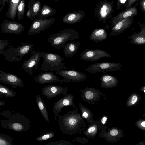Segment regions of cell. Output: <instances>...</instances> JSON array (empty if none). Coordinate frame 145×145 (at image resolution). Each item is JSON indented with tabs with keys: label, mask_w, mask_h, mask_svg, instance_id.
Segmentation results:
<instances>
[{
	"label": "cell",
	"mask_w": 145,
	"mask_h": 145,
	"mask_svg": "<svg viewBox=\"0 0 145 145\" xmlns=\"http://www.w3.org/2000/svg\"><path fill=\"white\" fill-rule=\"evenodd\" d=\"M57 116L59 127L64 134H81L86 127L77 106H74L72 110Z\"/></svg>",
	"instance_id": "1"
},
{
	"label": "cell",
	"mask_w": 145,
	"mask_h": 145,
	"mask_svg": "<svg viewBox=\"0 0 145 145\" xmlns=\"http://www.w3.org/2000/svg\"><path fill=\"white\" fill-rule=\"evenodd\" d=\"M0 115L5 118L0 121L1 127L4 128L20 132L30 129V120L22 114L8 110L1 112Z\"/></svg>",
	"instance_id": "2"
},
{
	"label": "cell",
	"mask_w": 145,
	"mask_h": 145,
	"mask_svg": "<svg viewBox=\"0 0 145 145\" xmlns=\"http://www.w3.org/2000/svg\"><path fill=\"white\" fill-rule=\"evenodd\" d=\"M80 37L78 33L72 29H65L49 35L47 41L53 47L59 50L69 40H76Z\"/></svg>",
	"instance_id": "3"
},
{
	"label": "cell",
	"mask_w": 145,
	"mask_h": 145,
	"mask_svg": "<svg viewBox=\"0 0 145 145\" xmlns=\"http://www.w3.org/2000/svg\"><path fill=\"white\" fill-rule=\"evenodd\" d=\"M42 58L43 61L41 65V70L52 72L66 70L68 68L64 63L62 62L64 58L60 55L43 51Z\"/></svg>",
	"instance_id": "4"
},
{
	"label": "cell",
	"mask_w": 145,
	"mask_h": 145,
	"mask_svg": "<svg viewBox=\"0 0 145 145\" xmlns=\"http://www.w3.org/2000/svg\"><path fill=\"white\" fill-rule=\"evenodd\" d=\"M21 44L17 47L9 46L3 54L5 59L11 62L20 61L24 56L32 51L33 44L22 42Z\"/></svg>",
	"instance_id": "5"
},
{
	"label": "cell",
	"mask_w": 145,
	"mask_h": 145,
	"mask_svg": "<svg viewBox=\"0 0 145 145\" xmlns=\"http://www.w3.org/2000/svg\"><path fill=\"white\" fill-rule=\"evenodd\" d=\"M122 65L114 62H103L92 64L85 70L90 73L96 74L97 73L114 71L120 70Z\"/></svg>",
	"instance_id": "6"
},
{
	"label": "cell",
	"mask_w": 145,
	"mask_h": 145,
	"mask_svg": "<svg viewBox=\"0 0 145 145\" xmlns=\"http://www.w3.org/2000/svg\"><path fill=\"white\" fill-rule=\"evenodd\" d=\"M81 93L80 97L86 102L91 104H95L101 100V96H106V95L94 87H86L84 89L79 90Z\"/></svg>",
	"instance_id": "7"
},
{
	"label": "cell",
	"mask_w": 145,
	"mask_h": 145,
	"mask_svg": "<svg viewBox=\"0 0 145 145\" xmlns=\"http://www.w3.org/2000/svg\"><path fill=\"white\" fill-rule=\"evenodd\" d=\"M55 21L53 17L45 19L36 18L32 22L28 31V35L37 34L48 29Z\"/></svg>",
	"instance_id": "8"
},
{
	"label": "cell",
	"mask_w": 145,
	"mask_h": 145,
	"mask_svg": "<svg viewBox=\"0 0 145 145\" xmlns=\"http://www.w3.org/2000/svg\"><path fill=\"white\" fill-rule=\"evenodd\" d=\"M55 74L63 77V82L66 83L79 82L83 81L87 78L85 74L74 69L62 70L57 71Z\"/></svg>",
	"instance_id": "9"
},
{
	"label": "cell",
	"mask_w": 145,
	"mask_h": 145,
	"mask_svg": "<svg viewBox=\"0 0 145 145\" xmlns=\"http://www.w3.org/2000/svg\"><path fill=\"white\" fill-rule=\"evenodd\" d=\"M43 51L33 50L31 52L32 54L31 57L24 61L22 64V68L26 73H28L30 76L33 74L32 70L33 68L35 69L39 67L38 63L40 59L42 58Z\"/></svg>",
	"instance_id": "10"
},
{
	"label": "cell",
	"mask_w": 145,
	"mask_h": 145,
	"mask_svg": "<svg viewBox=\"0 0 145 145\" xmlns=\"http://www.w3.org/2000/svg\"><path fill=\"white\" fill-rule=\"evenodd\" d=\"M111 56L106 51L99 49L94 50L85 49L80 54V59L92 63L97 61L102 58H109Z\"/></svg>",
	"instance_id": "11"
},
{
	"label": "cell",
	"mask_w": 145,
	"mask_h": 145,
	"mask_svg": "<svg viewBox=\"0 0 145 145\" xmlns=\"http://www.w3.org/2000/svg\"><path fill=\"white\" fill-rule=\"evenodd\" d=\"M0 27L2 33H13L19 35L24 31L25 28L20 23L9 20H4Z\"/></svg>",
	"instance_id": "12"
},
{
	"label": "cell",
	"mask_w": 145,
	"mask_h": 145,
	"mask_svg": "<svg viewBox=\"0 0 145 145\" xmlns=\"http://www.w3.org/2000/svg\"><path fill=\"white\" fill-rule=\"evenodd\" d=\"M68 90L69 89L66 87L52 84L45 86L41 89L42 95L49 99L61 94L65 95L67 94Z\"/></svg>",
	"instance_id": "13"
},
{
	"label": "cell",
	"mask_w": 145,
	"mask_h": 145,
	"mask_svg": "<svg viewBox=\"0 0 145 145\" xmlns=\"http://www.w3.org/2000/svg\"><path fill=\"white\" fill-rule=\"evenodd\" d=\"M74 95L72 93L68 94L54 103L53 112L56 120H57V116L64 107L74 106Z\"/></svg>",
	"instance_id": "14"
},
{
	"label": "cell",
	"mask_w": 145,
	"mask_h": 145,
	"mask_svg": "<svg viewBox=\"0 0 145 145\" xmlns=\"http://www.w3.org/2000/svg\"><path fill=\"white\" fill-rule=\"evenodd\" d=\"M0 82L8 84L14 88L22 87L24 82L18 76L12 73L6 72L0 70Z\"/></svg>",
	"instance_id": "15"
},
{
	"label": "cell",
	"mask_w": 145,
	"mask_h": 145,
	"mask_svg": "<svg viewBox=\"0 0 145 145\" xmlns=\"http://www.w3.org/2000/svg\"><path fill=\"white\" fill-rule=\"evenodd\" d=\"M34 80L42 84L59 82L61 84L63 85L62 80L59 79L57 75L51 72L39 73L35 77Z\"/></svg>",
	"instance_id": "16"
},
{
	"label": "cell",
	"mask_w": 145,
	"mask_h": 145,
	"mask_svg": "<svg viewBox=\"0 0 145 145\" xmlns=\"http://www.w3.org/2000/svg\"><path fill=\"white\" fill-rule=\"evenodd\" d=\"M135 16H129L117 23L112 28V31L110 34V35L115 36L122 33L131 25Z\"/></svg>",
	"instance_id": "17"
},
{
	"label": "cell",
	"mask_w": 145,
	"mask_h": 145,
	"mask_svg": "<svg viewBox=\"0 0 145 145\" xmlns=\"http://www.w3.org/2000/svg\"><path fill=\"white\" fill-rule=\"evenodd\" d=\"M28 9L26 13V16L33 21L38 18L41 8V2L39 0H30L28 3Z\"/></svg>",
	"instance_id": "18"
},
{
	"label": "cell",
	"mask_w": 145,
	"mask_h": 145,
	"mask_svg": "<svg viewBox=\"0 0 145 145\" xmlns=\"http://www.w3.org/2000/svg\"><path fill=\"white\" fill-rule=\"evenodd\" d=\"M107 126H104L99 132V137L103 138L106 141L111 143L116 140V138L119 134V131L116 128H109L108 131Z\"/></svg>",
	"instance_id": "19"
},
{
	"label": "cell",
	"mask_w": 145,
	"mask_h": 145,
	"mask_svg": "<svg viewBox=\"0 0 145 145\" xmlns=\"http://www.w3.org/2000/svg\"><path fill=\"white\" fill-rule=\"evenodd\" d=\"M104 126L99 120L95 121L93 123L89 124L87 128L83 131V133L88 138L93 139L99 131L101 130Z\"/></svg>",
	"instance_id": "20"
},
{
	"label": "cell",
	"mask_w": 145,
	"mask_h": 145,
	"mask_svg": "<svg viewBox=\"0 0 145 145\" xmlns=\"http://www.w3.org/2000/svg\"><path fill=\"white\" fill-rule=\"evenodd\" d=\"M101 86L106 89L111 88L116 86L118 80L114 76L109 74L102 75L100 77Z\"/></svg>",
	"instance_id": "21"
},
{
	"label": "cell",
	"mask_w": 145,
	"mask_h": 145,
	"mask_svg": "<svg viewBox=\"0 0 145 145\" xmlns=\"http://www.w3.org/2000/svg\"><path fill=\"white\" fill-rule=\"evenodd\" d=\"M137 14V11L135 6L126 9L120 13L114 18L113 24L114 26L117 23L123 19L131 16H136Z\"/></svg>",
	"instance_id": "22"
},
{
	"label": "cell",
	"mask_w": 145,
	"mask_h": 145,
	"mask_svg": "<svg viewBox=\"0 0 145 145\" xmlns=\"http://www.w3.org/2000/svg\"><path fill=\"white\" fill-rule=\"evenodd\" d=\"M80 45L79 42H70L63 46V53L67 58L72 57L78 51Z\"/></svg>",
	"instance_id": "23"
},
{
	"label": "cell",
	"mask_w": 145,
	"mask_h": 145,
	"mask_svg": "<svg viewBox=\"0 0 145 145\" xmlns=\"http://www.w3.org/2000/svg\"><path fill=\"white\" fill-rule=\"evenodd\" d=\"M108 34L103 29H98L94 30L91 33L89 39L96 42H100L107 40Z\"/></svg>",
	"instance_id": "24"
},
{
	"label": "cell",
	"mask_w": 145,
	"mask_h": 145,
	"mask_svg": "<svg viewBox=\"0 0 145 145\" xmlns=\"http://www.w3.org/2000/svg\"><path fill=\"white\" fill-rule=\"evenodd\" d=\"M21 0H9V6L5 13V15L9 19L14 20L16 16L17 7Z\"/></svg>",
	"instance_id": "25"
},
{
	"label": "cell",
	"mask_w": 145,
	"mask_h": 145,
	"mask_svg": "<svg viewBox=\"0 0 145 145\" xmlns=\"http://www.w3.org/2000/svg\"><path fill=\"white\" fill-rule=\"evenodd\" d=\"M36 101L39 111L45 121L50 123L48 111L41 97L39 95H37L36 97Z\"/></svg>",
	"instance_id": "26"
},
{
	"label": "cell",
	"mask_w": 145,
	"mask_h": 145,
	"mask_svg": "<svg viewBox=\"0 0 145 145\" xmlns=\"http://www.w3.org/2000/svg\"><path fill=\"white\" fill-rule=\"evenodd\" d=\"M79 106L81 112V116L89 123H91L95 121L93 119V114L88 108L81 104L79 103Z\"/></svg>",
	"instance_id": "27"
},
{
	"label": "cell",
	"mask_w": 145,
	"mask_h": 145,
	"mask_svg": "<svg viewBox=\"0 0 145 145\" xmlns=\"http://www.w3.org/2000/svg\"><path fill=\"white\" fill-rule=\"evenodd\" d=\"M56 10L48 5L44 4L41 8L39 16V19H46L54 14L56 12Z\"/></svg>",
	"instance_id": "28"
},
{
	"label": "cell",
	"mask_w": 145,
	"mask_h": 145,
	"mask_svg": "<svg viewBox=\"0 0 145 145\" xmlns=\"http://www.w3.org/2000/svg\"><path fill=\"white\" fill-rule=\"evenodd\" d=\"M82 14L80 13H73L68 14L65 16L63 21L67 24H73L78 22L82 18Z\"/></svg>",
	"instance_id": "29"
},
{
	"label": "cell",
	"mask_w": 145,
	"mask_h": 145,
	"mask_svg": "<svg viewBox=\"0 0 145 145\" xmlns=\"http://www.w3.org/2000/svg\"><path fill=\"white\" fill-rule=\"evenodd\" d=\"M16 92L8 87L0 84V97L3 96L6 98L15 97Z\"/></svg>",
	"instance_id": "30"
},
{
	"label": "cell",
	"mask_w": 145,
	"mask_h": 145,
	"mask_svg": "<svg viewBox=\"0 0 145 145\" xmlns=\"http://www.w3.org/2000/svg\"><path fill=\"white\" fill-rule=\"evenodd\" d=\"M132 42L136 44H145V27L138 34L134 35Z\"/></svg>",
	"instance_id": "31"
},
{
	"label": "cell",
	"mask_w": 145,
	"mask_h": 145,
	"mask_svg": "<svg viewBox=\"0 0 145 145\" xmlns=\"http://www.w3.org/2000/svg\"><path fill=\"white\" fill-rule=\"evenodd\" d=\"M25 8V0H21L18 5L17 10L16 16L17 19L20 20L23 18Z\"/></svg>",
	"instance_id": "32"
},
{
	"label": "cell",
	"mask_w": 145,
	"mask_h": 145,
	"mask_svg": "<svg viewBox=\"0 0 145 145\" xmlns=\"http://www.w3.org/2000/svg\"><path fill=\"white\" fill-rule=\"evenodd\" d=\"M13 140L9 135L0 133V145H14Z\"/></svg>",
	"instance_id": "33"
},
{
	"label": "cell",
	"mask_w": 145,
	"mask_h": 145,
	"mask_svg": "<svg viewBox=\"0 0 145 145\" xmlns=\"http://www.w3.org/2000/svg\"><path fill=\"white\" fill-rule=\"evenodd\" d=\"M111 10L110 5L108 3H106L103 5L101 7L100 13L101 16L102 18L106 17L109 14Z\"/></svg>",
	"instance_id": "34"
},
{
	"label": "cell",
	"mask_w": 145,
	"mask_h": 145,
	"mask_svg": "<svg viewBox=\"0 0 145 145\" xmlns=\"http://www.w3.org/2000/svg\"><path fill=\"white\" fill-rule=\"evenodd\" d=\"M55 134L52 131L42 133L37 137L36 140L37 141H41L46 140L52 138L54 136Z\"/></svg>",
	"instance_id": "35"
},
{
	"label": "cell",
	"mask_w": 145,
	"mask_h": 145,
	"mask_svg": "<svg viewBox=\"0 0 145 145\" xmlns=\"http://www.w3.org/2000/svg\"><path fill=\"white\" fill-rule=\"evenodd\" d=\"M73 144L69 141L62 140L53 141L44 145H73Z\"/></svg>",
	"instance_id": "36"
},
{
	"label": "cell",
	"mask_w": 145,
	"mask_h": 145,
	"mask_svg": "<svg viewBox=\"0 0 145 145\" xmlns=\"http://www.w3.org/2000/svg\"><path fill=\"white\" fill-rule=\"evenodd\" d=\"M9 44L7 39L0 40V54L3 55L5 52L4 49Z\"/></svg>",
	"instance_id": "37"
},
{
	"label": "cell",
	"mask_w": 145,
	"mask_h": 145,
	"mask_svg": "<svg viewBox=\"0 0 145 145\" xmlns=\"http://www.w3.org/2000/svg\"><path fill=\"white\" fill-rule=\"evenodd\" d=\"M88 141V138L78 137L76 138L74 140H73L72 142H73L76 141L77 142L84 144L87 143Z\"/></svg>",
	"instance_id": "38"
},
{
	"label": "cell",
	"mask_w": 145,
	"mask_h": 145,
	"mask_svg": "<svg viewBox=\"0 0 145 145\" xmlns=\"http://www.w3.org/2000/svg\"><path fill=\"white\" fill-rule=\"evenodd\" d=\"M108 119L107 115H104L100 118L98 120L101 124L103 126H105L107 123Z\"/></svg>",
	"instance_id": "39"
},
{
	"label": "cell",
	"mask_w": 145,
	"mask_h": 145,
	"mask_svg": "<svg viewBox=\"0 0 145 145\" xmlns=\"http://www.w3.org/2000/svg\"><path fill=\"white\" fill-rule=\"evenodd\" d=\"M138 4L141 11L145 13V0H138Z\"/></svg>",
	"instance_id": "40"
},
{
	"label": "cell",
	"mask_w": 145,
	"mask_h": 145,
	"mask_svg": "<svg viewBox=\"0 0 145 145\" xmlns=\"http://www.w3.org/2000/svg\"><path fill=\"white\" fill-rule=\"evenodd\" d=\"M138 0H128L125 5L126 9L132 7V6L135 2H137Z\"/></svg>",
	"instance_id": "41"
},
{
	"label": "cell",
	"mask_w": 145,
	"mask_h": 145,
	"mask_svg": "<svg viewBox=\"0 0 145 145\" xmlns=\"http://www.w3.org/2000/svg\"><path fill=\"white\" fill-rule=\"evenodd\" d=\"M137 99L138 97L137 95H133L129 102V104L131 105L135 104L137 101Z\"/></svg>",
	"instance_id": "42"
},
{
	"label": "cell",
	"mask_w": 145,
	"mask_h": 145,
	"mask_svg": "<svg viewBox=\"0 0 145 145\" xmlns=\"http://www.w3.org/2000/svg\"><path fill=\"white\" fill-rule=\"evenodd\" d=\"M137 124L141 128L145 129V121L143 120L138 122Z\"/></svg>",
	"instance_id": "43"
},
{
	"label": "cell",
	"mask_w": 145,
	"mask_h": 145,
	"mask_svg": "<svg viewBox=\"0 0 145 145\" xmlns=\"http://www.w3.org/2000/svg\"><path fill=\"white\" fill-rule=\"evenodd\" d=\"M9 0H3V3L0 8V12L3 9L4 6L5 5L6 3H9Z\"/></svg>",
	"instance_id": "44"
},
{
	"label": "cell",
	"mask_w": 145,
	"mask_h": 145,
	"mask_svg": "<svg viewBox=\"0 0 145 145\" xmlns=\"http://www.w3.org/2000/svg\"><path fill=\"white\" fill-rule=\"evenodd\" d=\"M120 0H118L117 3V7L118 9H119L121 6L120 5Z\"/></svg>",
	"instance_id": "45"
},
{
	"label": "cell",
	"mask_w": 145,
	"mask_h": 145,
	"mask_svg": "<svg viewBox=\"0 0 145 145\" xmlns=\"http://www.w3.org/2000/svg\"><path fill=\"white\" fill-rule=\"evenodd\" d=\"M5 104L6 103L5 102L1 100L0 101V106L5 105Z\"/></svg>",
	"instance_id": "46"
},
{
	"label": "cell",
	"mask_w": 145,
	"mask_h": 145,
	"mask_svg": "<svg viewBox=\"0 0 145 145\" xmlns=\"http://www.w3.org/2000/svg\"><path fill=\"white\" fill-rule=\"evenodd\" d=\"M126 0H120V3H123Z\"/></svg>",
	"instance_id": "47"
},
{
	"label": "cell",
	"mask_w": 145,
	"mask_h": 145,
	"mask_svg": "<svg viewBox=\"0 0 145 145\" xmlns=\"http://www.w3.org/2000/svg\"><path fill=\"white\" fill-rule=\"evenodd\" d=\"M54 1H59V0H52Z\"/></svg>",
	"instance_id": "48"
},
{
	"label": "cell",
	"mask_w": 145,
	"mask_h": 145,
	"mask_svg": "<svg viewBox=\"0 0 145 145\" xmlns=\"http://www.w3.org/2000/svg\"><path fill=\"white\" fill-rule=\"evenodd\" d=\"M144 116H145V114L144 115Z\"/></svg>",
	"instance_id": "49"
},
{
	"label": "cell",
	"mask_w": 145,
	"mask_h": 145,
	"mask_svg": "<svg viewBox=\"0 0 145 145\" xmlns=\"http://www.w3.org/2000/svg\"><path fill=\"white\" fill-rule=\"evenodd\" d=\"M144 89H145V87H144Z\"/></svg>",
	"instance_id": "50"
}]
</instances>
